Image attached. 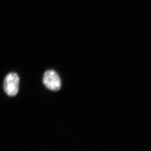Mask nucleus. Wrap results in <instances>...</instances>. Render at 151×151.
I'll list each match as a JSON object with an SVG mask.
<instances>
[{
	"mask_svg": "<svg viewBox=\"0 0 151 151\" xmlns=\"http://www.w3.org/2000/svg\"><path fill=\"white\" fill-rule=\"evenodd\" d=\"M43 83L47 88L57 91L61 88V81L59 76L53 70H47L44 74Z\"/></svg>",
	"mask_w": 151,
	"mask_h": 151,
	"instance_id": "obj_2",
	"label": "nucleus"
},
{
	"mask_svg": "<svg viewBox=\"0 0 151 151\" xmlns=\"http://www.w3.org/2000/svg\"><path fill=\"white\" fill-rule=\"evenodd\" d=\"M19 78L16 73H10L6 76L4 81V89L6 94L14 97L19 91Z\"/></svg>",
	"mask_w": 151,
	"mask_h": 151,
	"instance_id": "obj_1",
	"label": "nucleus"
}]
</instances>
